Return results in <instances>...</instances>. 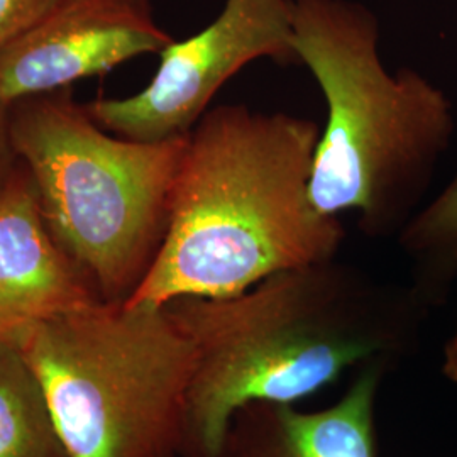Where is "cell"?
<instances>
[{"label": "cell", "mask_w": 457, "mask_h": 457, "mask_svg": "<svg viewBox=\"0 0 457 457\" xmlns=\"http://www.w3.org/2000/svg\"><path fill=\"white\" fill-rule=\"evenodd\" d=\"M11 134L56 243L104 303L128 302L163 245L190 132L115 136L68 87L12 102Z\"/></svg>", "instance_id": "cell-4"}, {"label": "cell", "mask_w": 457, "mask_h": 457, "mask_svg": "<svg viewBox=\"0 0 457 457\" xmlns=\"http://www.w3.org/2000/svg\"><path fill=\"white\" fill-rule=\"evenodd\" d=\"M0 457H71L16 344L0 343Z\"/></svg>", "instance_id": "cell-10"}, {"label": "cell", "mask_w": 457, "mask_h": 457, "mask_svg": "<svg viewBox=\"0 0 457 457\" xmlns=\"http://www.w3.org/2000/svg\"><path fill=\"white\" fill-rule=\"evenodd\" d=\"M175 37L153 0H56L0 53V100L68 88L143 54H160Z\"/></svg>", "instance_id": "cell-7"}, {"label": "cell", "mask_w": 457, "mask_h": 457, "mask_svg": "<svg viewBox=\"0 0 457 457\" xmlns=\"http://www.w3.org/2000/svg\"><path fill=\"white\" fill-rule=\"evenodd\" d=\"M56 0H0V53L26 33Z\"/></svg>", "instance_id": "cell-12"}, {"label": "cell", "mask_w": 457, "mask_h": 457, "mask_svg": "<svg viewBox=\"0 0 457 457\" xmlns=\"http://www.w3.org/2000/svg\"><path fill=\"white\" fill-rule=\"evenodd\" d=\"M71 457H181L195 349L166 307L104 303L16 343Z\"/></svg>", "instance_id": "cell-5"}, {"label": "cell", "mask_w": 457, "mask_h": 457, "mask_svg": "<svg viewBox=\"0 0 457 457\" xmlns=\"http://www.w3.org/2000/svg\"><path fill=\"white\" fill-rule=\"evenodd\" d=\"M195 349L181 457H222L245 403L294 405L356 364H392L430 309L410 287L328 260L281 271L228 298L164 305Z\"/></svg>", "instance_id": "cell-1"}, {"label": "cell", "mask_w": 457, "mask_h": 457, "mask_svg": "<svg viewBox=\"0 0 457 457\" xmlns=\"http://www.w3.org/2000/svg\"><path fill=\"white\" fill-rule=\"evenodd\" d=\"M386 370L362 366L347 392L317 411L245 403L230 419L222 457H376V395Z\"/></svg>", "instance_id": "cell-9"}, {"label": "cell", "mask_w": 457, "mask_h": 457, "mask_svg": "<svg viewBox=\"0 0 457 457\" xmlns=\"http://www.w3.org/2000/svg\"><path fill=\"white\" fill-rule=\"evenodd\" d=\"M160 58L153 80L136 96L85 104L100 128L132 141L185 136L245 66L262 58L300 65L294 0H226L207 28L183 41L175 39Z\"/></svg>", "instance_id": "cell-6"}, {"label": "cell", "mask_w": 457, "mask_h": 457, "mask_svg": "<svg viewBox=\"0 0 457 457\" xmlns=\"http://www.w3.org/2000/svg\"><path fill=\"white\" fill-rule=\"evenodd\" d=\"M413 262L411 288L428 307L442 305L457 277V173L398 234Z\"/></svg>", "instance_id": "cell-11"}, {"label": "cell", "mask_w": 457, "mask_h": 457, "mask_svg": "<svg viewBox=\"0 0 457 457\" xmlns=\"http://www.w3.org/2000/svg\"><path fill=\"white\" fill-rule=\"evenodd\" d=\"M442 371H444V375H445L447 379L457 383V328L454 336H453V339L445 345Z\"/></svg>", "instance_id": "cell-14"}, {"label": "cell", "mask_w": 457, "mask_h": 457, "mask_svg": "<svg viewBox=\"0 0 457 457\" xmlns=\"http://www.w3.org/2000/svg\"><path fill=\"white\" fill-rule=\"evenodd\" d=\"M17 162L19 158L11 134V105L0 100V194L11 179Z\"/></svg>", "instance_id": "cell-13"}, {"label": "cell", "mask_w": 457, "mask_h": 457, "mask_svg": "<svg viewBox=\"0 0 457 457\" xmlns=\"http://www.w3.org/2000/svg\"><path fill=\"white\" fill-rule=\"evenodd\" d=\"M379 19L358 0H294V45L326 98L311 196L326 215L358 213L368 237L398 236L453 145L456 119L439 87L386 70Z\"/></svg>", "instance_id": "cell-3"}, {"label": "cell", "mask_w": 457, "mask_h": 457, "mask_svg": "<svg viewBox=\"0 0 457 457\" xmlns=\"http://www.w3.org/2000/svg\"><path fill=\"white\" fill-rule=\"evenodd\" d=\"M102 302L49 230L21 160L0 194V343L53 317Z\"/></svg>", "instance_id": "cell-8"}, {"label": "cell", "mask_w": 457, "mask_h": 457, "mask_svg": "<svg viewBox=\"0 0 457 457\" xmlns=\"http://www.w3.org/2000/svg\"><path fill=\"white\" fill-rule=\"evenodd\" d=\"M319 137L305 117L245 104L209 109L188 134L163 245L126 303L228 298L334 260L345 230L311 196Z\"/></svg>", "instance_id": "cell-2"}]
</instances>
